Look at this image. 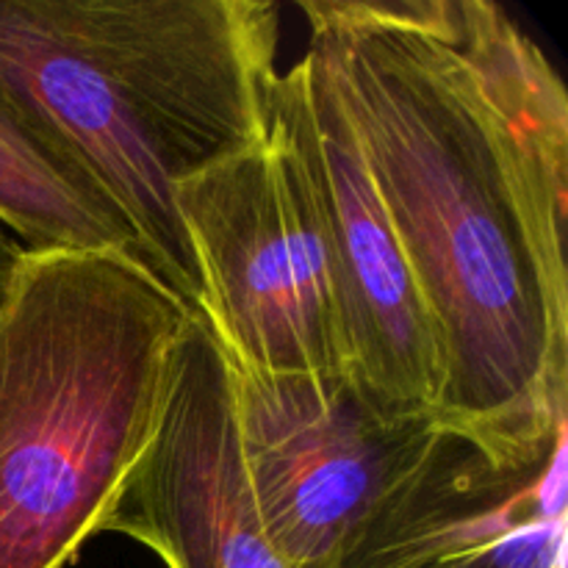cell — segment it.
Returning <instances> with one entry per match:
<instances>
[{"label":"cell","instance_id":"obj_6","mask_svg":"<svg viewBox=\"0 0 568 568\" xmlns=\"http://www.w3.org/2000/svg\"><path fill=\"white\" fill-rule=\"evenodd\" d=\"M272 114L308 181L353 381L386 414L436 419L444 366L331 67L308 44L275 83Z\"/></svg>","mask_w":568,"mask_h":568},{"label":"cell","instance_id":"obj_9","mask_svg":"<svg viewBox=\"0 0 568 568\" xmlns=\"http://www.w3.org/2000/svg\"><path fill=\"white\" fill-rule=\"evenodd\" d=\"M0 227L28 250L120 253L136 236L70 153L0 89ZM144 266V264H142Z\"/></svg>","mask_w":568,"mask_h":568},{"label":"cell","instance_id":"obj_10","mask_svg":"<svg viewBox=\"0 0 568 568\" xmlns=\"http://www.w3.org/2000/svg\"><path fill=\"white\" fill-rule=\"evenodd\" d=\"M17 247H20V242H17V239H11L9 233H6L3 227H0V270H3L6 261H9L11 255H14Z\"/></svg>","mask_w":568,"mask_h":568},{"label":"cell","instance_id":"obj_8","mask_svg":"<svg viewBox=\"0 0 568 568\" xmlns=\"http://www.w3.org/2000/svg\"><path fill=\"white\" fill-rule=\"evenodd\" d=\"M338 568H566V444L525 469H497L447 436Z\"/></svg>","mask_w":568,"mask_h":568},{"label":"cell","instance_id":"obj_5","mask_svg":"<svg viewBox=\"0 0 568 568\" xmlns=\"http://www.w3.org/2000/svg\"><path fill=\"white\" fill-rule=\"evenodd\" d=\"M244 464L266 536L294 568H338L425 477L447 433L392 416L353 375L231 366Z\"/></svg>","mask_w":568,"mask_h":568},{"label":"cell","instance_id":"obj_7","mask_svg":"<svg viewBox=\"0 0 568 568\" xmlns=\"http://www.w3.org/2000/svg\"><path fill=\"white\" fill-rule=\"evenodd\" d=\"M103 532L153 549L166 568H294L261 521L244 464L231 364L192 316L153 442Z\"/></svg>","mask_w":568,"mask_h":568},{"label":"cell","instance_id":"obj_2","mask_svg":"<svg viewBox=\"0 0 568 568\" xmlns=\"http://www.w3.org/2000/svg\"><path fill=\"white\" fill-rule=\"evenodd\" d=\"M277 37L266 0H0V89L75 159L142 264L200 320L175 192L270 133Z\"/></svg>","mask_w":568,"mask_h":568},{"label":"cell","instance_id":"obj_4","mask_svg":"<svg viewBox=\"0 0 568 568\" xmlns=\"http://www.w3.org/2000/svg\"><path fill=\"white\" fill-rule=\"evenodd\" d=\"M175 200L203 281V322L227 364L349 375L314 197L277 116L264 139L186 178Z\"/></svg>","mask_w":568,"mask_h":568},{"label":"cell","instance_id":"obj_1","mask_svg":"<svg viewBox=\"0 0 568 568\" xmlns=\"http://www.w3.org/2000/svg\"><path fill=\"white\" fill-rule=\"evenodd\" d=\"M442 349V433L497 469L566 444L568 94L491 0H305Z\"/></svg>","mask_w":568,"mask_h":568},{"label":"cell","instance_id":"obj_3","mask_svg":"<svg viewBox=\"0 0 568 568\" xmlns=\"http://www.w3.org/2000/svg\"><path fill=\"white\" fill-rule=\"evenodd\" d=\"M189 314L131 255L0 270V568H67L153 442Z\"/></svg>","mask_w":568,"mask_h":568}]
</instances>
